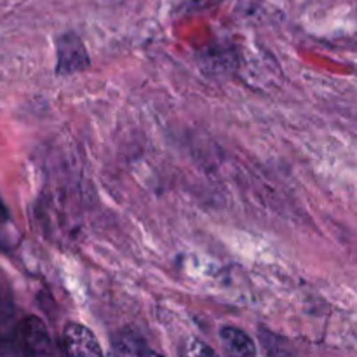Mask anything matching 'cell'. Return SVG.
I'll use <instances>...</instances> for the list:
<instances>
[{"label":"cell","mask_w":357,"mask_h":357,"mask_svg":"<svg viewBox=\"0 0 357 357\" xmlns=\"http://www.w3.org/2000/svg\"><path fill=\"white\" fill-rule=\"evenodd\" d=\"M215 2L216 0H188L190 7H194V9H197V7H209Z\"/></svg>","instance_id":"7"},{"label":"cell","mask_w":357,"mask_h":357,"mask_svg":"<svg viewBox=\"0 0 357 357\" xmlns=\"http://www.w3.org/2000/svg\"><path fill=\"white\" fill-rule=\"evenodd\" d=\"M183 352L188 356H215V351H213V349H209L204 342L197 340V338H192V340H188L187 344H185Z\"/></svg>","instance_id":"6"},{"label":"cell","mask_w":357,"mask_h":357,"mask_svg":"<svg viewBox=\"0 0 357 357\" xmlns=\"http://www.w3.org/2000/svg\"><path fill=\"white\" fill-rule=\"evenodd\" d=\"M112 351L117 356H152L155 352L146 345L143 337L132 330H122L112 338Z\"/></svg>","instance_id":"4"},{"label":"cell","mask_w":357,"mask_h":357,"mask_svg":"<svg viewBox=\"0 0 357 357\" xmlns=\"http://www.w3.org/2000/svg\"><path fill=\"white\" fill-rule=\"evenodd\" d=\"M58 47V72L59 73H75L89 65L86 45L80 40L79 35L65 33L56 42Z\"/></svg>","instance_id":"3"},{"label":"cell","mask_w":357,"mask_h":357,"mask_svg":"<svg viewBox=\"0 0 357 357\" xmlns=\"http://www.w3.org/2000/svg\"><path fill=\"white\" fill-rule=\"evenodd\" d=\"M220 338H222L223 347L227 349L229 354L244 357L257 354V347H255L253 340L243 330H239V328L225 326L220 331Z\"/></svg>","instance_id":"5"},{"label":"cell","mask_w":357,"mask_h":357,"mask_svg":"<svg viewBox=\"0 0 357 357\" xmlns=\"http://www.w3.org/2000/svg\"><path fill=\"white\" fill-rule=\"evenodd\" d=\"M17 347L21 354L26 356H51L54 354V344L47 328L38 317L26 316L20 321L16 330Z\"/></svg>","instance_id":"1"},{"label":"cell","mask_w":357,"mask_h":357,"mask_svg":"<svg viewBox=\"0 0 357 357\" xmlns=\"http://www.w3.org/2000/svg\"><path fill=\"white\" fill-rule=\"evenodd\" d=\"M3 314H6V305H3L2 289H0V328H2V323H3Z\"/></svg>","instance_id":"8"},{"label":"cell","mask_w":357,"mask_h":357,"mask_svg":"<svg viewBox=\"0 0 357 357\" xmlns=\"http://www.w3.org/2000/svg\"><path fill=\"white\" fill-rule=\"evenodd\" d=\"M61 349L65 354L77 357H96L103 354L93 331L79 323L66 324L61 335Z\"/></svg>","instance_id":"2"}]
</instances>
